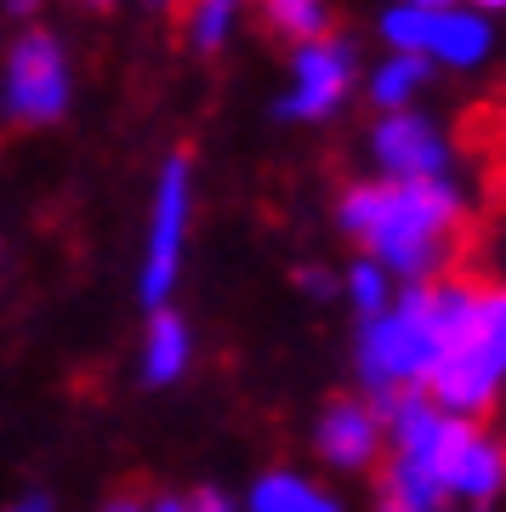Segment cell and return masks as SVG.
Listing matches in <instances>:
<instances>
[{
	"label": "cell",
	"instance_id": "25",
	"mask_svg": "<svg viewBox=\"0 0 506 512\" xmlns=\"http://www.w3.org/2000/svg\"><path fill=\"white\" fill-rule=\"evenodd\" d=\"M416 6H450V0H416Z\"/></svg>",
	"mask_w": 506,
	"mask_h": 512
},
{
	"label": "cell",
	"instance_id": "24",
	"mask_svg": "<svg viewBox=\"0 0 506 512\" xmlns=\"http://www.w3.org/2000/svg\"><path fill=\"white\" fill-rule=\"evenodd\" d=\"M148 6H154V12H177L182 0H148Z\"/></svg>",
	"mask_w": 506,
	"mask_h": 512
},
{
	"label": "cell",
	"instance_id": "9",
	"mask_svg": "<svg viewBox=\"0 0 506 512\" xmlns=\"http://www.w3.org/2000/svg\"><path fill=\"white\" fill-rule=\"evenodd\" d=\"M370 165L381 177H455V143L433 114L410 103V109H387L370 120Z\"/></svg>",
	"mask_w": 506,
	"mask_h": 512
},
{
	"label": "cell",
	"instance_id": "4",
	"mask_svg": "<svg viewBox=\"0 0 506 512\" xmlns=\"http://www.w3.org/2000/svg\"><path fill=\"white\" fill-rule=\"evenodd\" d=\"M444 410L489 416L506 393V279H472L455 336L427 382Z\"/></svg>",
	"mask_w": 506,
	"mask_h": 512
},
{
	"label": "cell",
	"instance_id": "12",
	"mask_svg": "<svg viewBox=\"0 0 506 512\" xmlns=\"http://www.w3.org/2000/svg\"><path fill=\"white\" fill-rule=\"evenodd\" d=\"M245 512H347V507L325 478L302 473V467H268V473L251 478Z\"/></svg>",
	"mask_w": 506,
	"mask_h": 512
},
{
	"label": "cell",
	"instance_id": "13",
	"mask_svg": "<svg viewBox=\"0 0 506 512\" xmlns=\"http://www.w3.org/2000/svg\"><path fill=\"white\" fill-rule=\"evenodd\" d=\"M438 63H427L421 52H404V46H387V52L364 69V103L376 114L387 109H410V103H421V92L433 86Z\"/></svg>",
	"mask_w": 506,
	"mask_h": 512
},
{
	"label": "cell",
	"instance_id": "5",
	"mask_svg": "<svg viewBox=\"0 0 506 512\" xmlns=\"http://www.w3.org/2000/svg\"><path fill=\"white\" fill-rule=\"evenodd\" d=\"M381 46H404V52H421L427 63H438V69L450 74H478L495 57V46H501V35H495V23H489V12H478V6H461V0H450V6H416V0H393L387 12H381Z\"/></svg>",
	"mask_w": 506,
	"mask_h": 512
},
{
	"label": "cell",
	"instance_id": "19",
	"mask_svg": "<svg viewBox=\"0 0 506 512\" xmlns=\"http://www.w3.org/2000/svg\"><path fill=\"white\" fill-rule=\"evenodd\" d=\"M0 512H57L52 507V495H40V490H29V495H18V501H6Z\"/></svg>",
	"mask_w": 506,
	"mask_h": 512
},
{
	"label": "cell",
	"instance_id": "14",
	"mask_svg": "<svg viewBox=\"0 0 506 512\" xmlns=\"http://www.w3.org/2000/svg\"><path fill=\"white\" fill-rule=\"evenodd\" d=\"M245 12H256V0H182L177 6V29H182V40H188L194 52L217 57L222 46L234 40V29H239Z\"/></svg>",
	"mask_w": 506,
	"mask_h": 512
},
{
	"label": "cell",
	"instance_id": "7",
	"mask_svg": "<svg viewBox=\"0 0 506 512\" xmlns=\"http://www.w3.org/2000/svg\"><path fill=\"white\" fill-rule=\"evenodd\" d=\"M188 228H194V154L177 148L165 154L154 194H148V228H143V262H137V296L143 308H165L177 296L182 256H188Z\"/></svg>",
	"mask_w": 506,
	"mask_h": 512
},
{
	"label": "cell",
	"instance_id": "3",
	"mask_svg": "<svg viewBox=\"0 0 506 512\" xmlns=\"http://www.w3.org/2000/svg\"><path fill=\"white\" fill-rule=\"evenodd\" d=\"M387 456L421 467L450 507L489 512L506 495V439L489 416H455L427 387L387 404Z\"/></svg>",
	"mask_w": 506,
	"mask_h": 512
},
{
	"label": "cell",
	"instance_id": "11",
	"mask_svg": "<svg viewBox=\"0 0 506 512\" xmlns=\"http://www.w3.org/2000/svg\"><path fill=\"white\" fill-rule=\"evenodd\" d=\"M188 370H194V325L171 302L148 308L143 342H137V376H143V387H177Z\"/></svg>",
	"mask_w": 506,
	"mask_h": 512
},
{
	"label": "cell",
	"instance_id": "10",
	"mask_svg": "<svg viewBox=\"0 0 506 512\" xmlns=\"http://www.w3.org/2000/svg\"><path fill=\"white\" fill-rule=\"evenodd\" d=\"M313 456L330 473H376L387 461V410L370 393L330 399L313 416Z\"/></svg>",
	"mask_w": 506,
	"mask_h": 512
},
{
	"label": "cell",
	"instance_id": "15",
	"mask_svg": "<svg viewBox=\"0 0 506 512\" xmlns=\"http://www.w3.org/2000/svg\"><path fill=\"white\" fill-rule=\"evenodd\" d=\"M256 18L273 40H313L330 35V18H336V0H256Z\"/></svg>",
	"mask_w": 506,
	"mask_h": 512
},
{
	"label": "cell",
	"instance_id": "6",
	"mask_svg": "<svg viewBox=\"0 0 506 512\" xmlns=\"http://www.w3.org/2000/svg\"><path fill=\"white\" fill-rule=\"evenodd\" d=\"M74 109V63L52 29H23L0 63V120L18 131L57 126Z\"/></svg>",
	"mask_w": 506,
	"mask_h": 512
},
{
	"label": "cell",
	"instance_id": "17",
	"mask_svg": "<svg viewBox=\"0 0 506 512\" xmlns=\"http://www.w3.org/2000/svg\"><path fill=\"white\" fill-rule=\"evenodd\" d=\"M148 512H239V501L217 484H199V490H165L148 501Z\"/></svg>",
	"mask_w": 506,
	"mask_h": 512
},
{
	"label": "cell",
	"instance_id": "2",
	"mask_svg": "<svg viewBox=\"0 0 506 512\" xmlns=\"http://www.w3.org/2000/svg\"><path fill=\"white\" fill-rule=\"evenodd\" d=\"M472 274H444V279H421V285H398V296L381 313L359 319L353 330V376L359 393L387 410L393 399L416 393L433 382L438 359L450 348L455 319L467 308Z\"/></svg>",
	"mask_w": 506,
	"mask_h": 512
},
{
	"label": "cell",
	"instance_id": "18",
	"mask_svg": "<svg viewBox=\"0 0 506 512\" xmlns=\"http://www.w3.org/2000/svg\"><path fill=\"white\" fill-rule=\"evenodd\" d=\"M484 177H489V194L506 205V126L489 137V154H484Z\"/></svg>",
	"mask_w": 506,
	"mask_h": 512
},
{
	"label": "cell",
	"instance_id": "1",
	"mask_svg": "<svg viewBox=\"0 0 506 512\" xmlns=\"http://www.w3.org/2000/svg\"><path fill=\"white\" fill-rule=\"evenodd\" d=\"M336 228L353 251L376 256L398 285L444 279L472 239V200L455 177H359L336 194Z\"/></svg>",
	"mask_w": 506,
	"mask_h": 512
},
{
	"label": "cell",
	"instance_id": "16",
	"mask_svg": "<svg viewBox=\"0 0 506 512\" xmlns=\"http://www.w3.org/2000/svg\"><path fill=\"white\" fill-rule=\"evenodd\" d=\"M342 296H347V308L359 313V319H370V313H381L398 296V274L387 268V262H376V256L359 251L353 268L342 274Z\"/></svg>",
	"mask_w": 506,
	"mask_h": 512
},
{
	"label": "cell",
	"instance_id": "23",
	"mask_svg": "<svg viewBox=\"0 0 506 512\" xmlns=\"http://www.w3.org/2000/svg\"><path fill=\"white\" fill-rule=\"evenodd\" d=\"M472 6H478V12H489V18H495V12H506V0H472Z\"/></svg>",
	"mask_w": 506,
	"mask_h": 512
},
{
	"label": "cell",
	"instance_id": "21",
	"mask_svg": "<svg viewBox=\"0 0 506 512\" xmlns=\"http://www.w3.org/2000/svg\"><path fill=\"white\" fill-rule=\"evenodd\" d=\"M0 6H6V18H35L46 0H0Z\"/></svg>",
	"mask_w": 506,
	"mask_h": 512
},
{
	"label": "cell",
	"instance_id": "22",
	"mask_svg": "<svg viewBox=\"0 0 506 512\" xmlns=\"http://www.w3.org/2000/svg\"><path fill=\"white\" fill-rule=\"evenodd\" d=\"M80 6H86V12H114L120 0H80Z\"/></svg>",
	"mask_w": 506,
	"mask_h": 512
},
{
	"label": "cell",
	"instance_id": "20",
	"mask_svg": "<svg viewBox=\"0 0 506 512\" xmlns=\"http://www.w3.org/2000/svg\"><path fill=\"white\" fill-rule=\"evenodd\" d=\"M97 512H148V495H114V501H103Z\"/></svg>",
	"mask_w": 506,
	"mask_h": 512
},
{
	"label": "cell",
	"instance_id": "8",
	"mask_svg": "<svg viewBox=\"0 0 506 512\" xmlns=\"http://www.w3.org/2000/svg\"><path fill=\"white\" fill-rule=\"evenodd\" d=\"M364 86L359 52L347 35H313L290 46V80L285 97H279V120L290 126H325L347 109V97Z\"/></svg>",
	"mask_w": 506,
	"mask_h": 512
}]
</instances>
